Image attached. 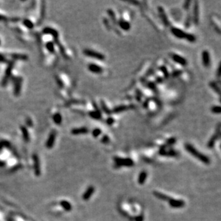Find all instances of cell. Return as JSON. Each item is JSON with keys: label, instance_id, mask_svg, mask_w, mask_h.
Segmentation results:
<instances>
[{"label": "cell", "instance_id": "43", "mask_svg": "<svg viewBox=\"0 0 221 221\" xmlns=\"http://www.w3.org/2000/svg\"><path fill=\"white\" fill-rule=\"evenodd\" d=\"M6 57L2 54H0V63H5L6 62Z\"/></svg>", "mask_w": 221, "mask_h": 221}, {"label": "cell", "instance_id": "10", "mask_svg": "<svg viewBox=\"0 0 221 221\" xmlns=\"http://www.w3.org/2000/svg\"><path fill=\"white\" fill-rule=\"evenodd\" d=\"M33 160H34V172L35 175L37 176H39L41 173V170H40V163H39V157L37 154L33 155L32 156Z\"/></svg>", "mask_w": 221, "mask_h": 221}, {"label": "cell", "instance_id": "12", "mask_svg": "<svg viewBox=\"0 0 221 221\" xmlns=\"http://www.w3.org/2000/svg\"><path fill=\"white\" fill-rule=\"evenodd\" d=\"M172 59L175 62L179 64V65H180L181 66H186L187 65V61L186 60V59L179 54H172Z\"/></svg>", "mask_w": 221, "mask_h": 221}, {"label": "cell", "instance_id": "22", "mask_svg": "<svg viewBox=\"0 0 221 221\" xmlns=\"http://www.w3.org/2000/svg\"><path fill=\"white\" fill-rule=\"evenodd\" d=\"M89 116L90 118L94 119V120H100L102 119V114L100 111H98V110H94V111H90L89 112Z\"/></svg>", "mask_w": 221, "mask_h": 221}, {"label": "cell", "instance_id": "41", "mask_svg": "<svg viewBox=\"0 0 221 221\" xmlns=\"http://www.w3.org/2000/svg\"><path fill=\"white\" fill-rule=\"evenodd\" d=\"M101 142L102 143H105V144H107V143H108L110 142V138L109 137H108V135H104L102 137V138L101 139Z\"/></svg>", "mask_w": 221, "mask_h": 221}, {"label": "cell", "instance_id": "46", "mask_svg": "<svg viewBox=\"0 0 221 221\" xmlns=\"http://www.w3.org/2000/svg\"><path fill=\"white\" fill-rule=\"evenodd\" d=\"M181 73H182V72L180 71V70H175V71L173 72V73H172V77H178L179 76V75L181 74Z\"/></svg>", "mask_w": 221, "mask_h": 221}, {"label": "cell", "instance_id": "52", "mask_svg": "<svg viewBox=\"0 0 221 221\" xmlns=\"http://www.w3.org/2000/svg\"><path fill=\"white\" fill-rule=\"evenodd\" d=\"M128 2H129V3L134 4H139V2L138 1H132V0H130V1H128Z\"/></svg>", "mask_w": 221, "mask_h": 221}, {"label": "cell", "instance_id": "14", "mask_svg": "<svg viewBox=\"0 0 221 221\" xmlns=\"http://www.w3.org/2000/svg\"><path fill=\"white\" fill-rule=\"evenodd\" d=\"M158 10L159 12V14H160V18H161V19H162L163 24H164V25L166 26H168L170 25V22L168 21V19H167V15H166V14H165L164 9H163L162 6H160L158 7Z\"/></svg>", "mask_w": 221, "mask_h": 221}, {"label": "cell", "instance_id": "49", "mask_svg": "<svg viewBox=\"0 0 221 221\" xmlns=\"http://www.w3.org/2000/svg\"><path fill=\"white\" fill-rule=\"evenodd\" d=\"M149 101H150V99H146V100L145 101L144 104H143V106H144V107L146 108V107H148V105H149Z\"/></svg>", "mask_w": 221, "mask_h": 221}, {"label": "cell", "instance_id": "45", "mask_svg": "<svg viewBox=\"0 0 221 221\" xmlns=\"http://www.w3.org/2000/svg\"><path fill=\"white\" fill-rule=\"evenodd\" d=\"M147 87H149L150 89L153 90H155V88H156V87H155V84H154L153 82H149V83H148Z\"/></svg>", "mask_w": 221, "mask_h": 221}, {"label": "cell", "instance_id": "7", "mask_svg": "<svg viewBox=\"0 0 221 221\" xmlns=\"http://www.w3.org/2000/svg\"><path fill=\"white\" fill-rule=\"evenodd\" d=\"M56 136H57V131L56 130H52L50 133V135L48 137V139L46 143V147L48 149H51L53 146H54L55 140H56Z\"/></svg>", "mask_w": 221, "mask_h": 221}, {"label": "cell", "instance_id": "37", "mask_svg": "<svg viewBox=\"0 0 221 221\" xmlns=\"http://www.w3.org/2000/svg\"><path fill=\"white\" fill-rule=\"evenodd\" d=\"M211 112L214 114H220V106H213L211 108Z\"/></svg>", "mask_w": 221, "mask_h": 221}, {"label": "cell", "instance_id": "25", "mask_svg": "<svg viewBox=\"0 0 221 221\" xmlns=\"http://www.w3.org/2000/svg\"><path fill=\"white\" fill-rule=\"evenodd\" d=\"M147 176V173L146 171L141 172L140 173V175H139V178H138L139 184H140V185L144 184V183L145 182V180H146Z\"/></svg>", "mask_w": 221, "mask_h": 221}, {"label": "cell", "instance_id": "27", "mask_svg": "<svg viewBox=\"0 0 221 221\" xmlns=\"http://www.w3.org/2000/svg\"><path fill=\"white\" fill-rule=\"evenodd\" d=\"M100 106L102 110L105 113H106L107 115H111L112 111L109 109V107H107V105H106L105 102L103 100H100Z\"/></svg>", "mask_w": 221, "mask_h": 221}, {"label": "cell", "instance_id": "39", "mask_svg": "<svg viewBox=\"0 0 221 221\" xmlns=\"http://www.w3.org/2000/svg\"><path fill=\"white\" fill-rule=\"evenodd\" d=\"M160 70H161V71L163 72V73L164 74L165 77H169L168 71H167V69L166 67H164V66H163V67H161L160 68Z\"/></svg>", "mask_w": 221, "mask_h": 221}, {"label": "cell", "instance_id": "32", "mask_svg": "<svg viewBox=\"0 0 221 221\" xmlns=\"http://www.w3.org/2000/svg\"><path fill=\"white\" fill-rule=\"evenodd\" d=\"M23 25H25L26 28L30 29V30H31V29H33V27H34V24L32 23V22L27 19H25V20L23 21Z\"/></svg>", "mask_w": 221, "mask_h": 221}, {"label": "cell", "instance_id": "51", "mask_svg": "<svg viewBox=\"0 0 221 221\" xmlns=\"http://www.w3.org/2000/svg\"><path fill=\"white\" fill-rule=\"evenodd\" d=\"M5 19H6V17L5 16H3V15L0 14V21L5 20Z\"/></svg>", "mask_w": 221, "mask_h": 221}, {"label": "cell", "instance_id": "15", "mask_svg": "<svg viewBox=\"0 0 221 221\" xmlns=\"http://www.w3.org/2000/svg\"><path fill=\"white\" fill-rule=\"evenodd\" d=\"M43 33L45 34L51 35V36L53 37V38H54V39H58V37H59L58 32H57L56 30H54V29H53L52 27H48V26L45 27L43 30Z\"/></svg>", "mask_w": 221, "mask_h": 221}, {"label": "cell", "instance_id": "48", "mask_svg": "<svg viewBox=\"0 0 221 221\" xmlns=\"http://www.w3.org/2000/svg\"><path fill=\"white\" fill-rule=\"evenodd\" d=\"M137 94H138V95L136 97L137 99H138V101H140L141 99H142V93H141L139 90H137Z\"/></svg>", "mask_w": 221, "mask_h": 221}, {"label": "cell", "instance_id": "35", "mask_svg": "<svg viewBox=\"0 0 221 221\" xmlns=\"http://www.w3.org/2000/svg\"><path fill=\"white\" fill-rule=\"evenodd\" d=\"M107 13H108V14L110 15V18H111L112 22H116L115 14L114 11L112 10H107Z\"/></svg>", "mask_w": 221, "mask_h": 221}, {"label": "cell", "instance_id": "33", "mask_svg": "<svg viewBox=\"0 0 221 221\" xmlns=\"http://www.w3.org/2000/svg\"><path fill=\"white\" fill-rule=\"evenodd\" d=\"M185 39H186L188 42H195L196 41V37L195 35L193 34H190V33H187Z\"/></svg>", "mask_w": 221, "mask_h": 221}, {"label": "cell", "instance_id": "16", "mask_svg": "<svg viewBox=\"0 0 221 221\" xmlns=\"http://www.w3.org/2000/svg\"><path fill=\"white\" fill-rule=\"evenodd\" d=\"M159 153H160V155H163V156H170V157H176L178 156V153L175 150H171L169 151H166L165 150V147H162L160 149V151H159Z\"/></svg>", "mask_w": 221, "mask_h": 221}, {"label": "cell", "instance_id": "36", "mask_svg": "<svg viewBox=\"0 0 221 221\" xmlns=\"http://www.w3.org/2000/svg\"><path fill=\"white\" fill-rule=\"evenodd\" d=\"M54 40H55V42H56V44H57V45L58 46V47H59V50H60V52L62 53V54L63 56L65 57V49H64V47H62V45L61 44H60V42H59L58 41V39H54Z\"/></svg>", "mask_w": 221, "mask_h": 221}, {"label": "cell", "instance_id": "42", "mask_svg": "<svg viewBox=\"0 0 221 221\" xmlns=\"http://www.w3.org/2000/svg\"><path fill=\"white\" fill-rule=\"evenodd\" d=\"M114 123L115 119L113 118H111V117H110V118H108L107 120H106V123H107L108 125H112V124H114Z\"/></svg>", "mask_w": 221, "mask_h": 221}, {"label": "cell", "instance_id": "17", "mask_svg": "<svg viewBox=\"0 0 221 221\" xmlns=\"http://www.w3.org/2000/svg\"><path fill=\"white\" fill-rule=\"evenodd\" d=\"M89 132V130L86 127H81L74 128L71 130V133L74 135H83L87 134Z\"/></svg>", "mask_w": 221, "mask_h": 221}, {"label": "cell", "instance_id": "28", "mask_svg": "<svg viewBox=\"0 0 221 221\" xmlns=\"http://www.w3.org/2000/svg\"><path fill=\"white\" fill-rule=\"evenodd\" d=\"M52 118H53V121H54V123L58 125H60L62 122V115L59 113L54 114Z\"/></svg>", "mask_w": 221, "mask_h": 221}, {"label": "cell", "instance_id": "44", "mask_svg": "<svg viewBox=\"0 0 221 221\" xmlns=\"http://www.w3.org/2000/svg\"><path fill=\"white\" fill-rule=\"evenodd\" d=\"M191 1H189V0H187V1H185V4H184V9L185 10H188L189 7H190V4H191Z\"/></svg>", "mask_w": 221, "mask_h": 221}, {"label": "cell", "instance_id": "38", "mask_svg": "<svg viewBox=\"0 0 221 221\" xmlns=\"http://www.w3.org/2000/svg\"><path fill=\"white\" fill-rule=\"evenodd\" d=\"M191 21H192V17L191 16V14H188L186 18V20H185V27H187V28L189 27L190 25H191Z\"/></svg>", "mask_w": 221, "mask_h": 221}, {"label": "cell", "instance_id": "3", "mask_svg": "<svg viewBox=\"0 0 221 221\" xmlns=\"http://www.w3.org/2000/svg\"><path fill=\"white\" fill-rule=\"evenodd\" d=\"M83 53L85 54L86 56L92 57V58L96 59L98 60H105V55L103 54H102L100 52H97V51H94L92 50H89V49H85L83 50Z\"/></svg>", "mask_w": 221, "mask_h": 221}, {"label": "cell", "instance_id": "34", "mask_svg": "<svg viewBox=\"0 0 221 221\" xmlns=\"http://www.w3.org/2000/svg\"><path fill=\"white\" fill-rule=\"evenodd\" d=\"M92 136H93L94 138H98V137L102 134V130L99 129V128H95V129H94L93 130H92Z\"/></svg>", "mask_w": 221, "mask_h": 221}, {"label": "cell", "instance_id": "8", "mask_svg": "<svg viewBox=\"0 0 221 221\" xmlns=\"http://www.w3.org/2000/svg\"><path fill=\"white\" fill-rule=\"evenodd\" d=\"M167 202L173 208H181V207H184L185 205V202L183 200H175V199L172 198H170Z\"/></svg>", "mask_w": 221, "mask_h": 221}, {"label": "cell", "instance_id": "19", "mask_svg": "<svg viewBox=\"0 0 221 221\" xmlns=\"http://www.w3.org/2000/svg\"><path fill=\"white\" fill-rule=\"evenodd\" d=\"M94 192V187L93 186H89L87 187V191H85V193L83 194L82 195V199L84 200H87L91 198L92 194Z\"/></svg>", "mask_w": 221, "mask_h": 221}, {"label": "cell", "instance_id": "50", "mask_svg": "<svg viewBox=\"0 0 221 221\" xmlns=\"http://www.w3.org/2000/svg\"><path fill=\"white\" fill-rule=\"evenodd\" d=\"M220 64L219 65V66H218V70H217V76L218 77H220Z\"/></svg>", "mask_w": 221, "mask_h": 221}, {"label": "cell", "instance_id": "20", "mask_svg": "<svg viewBox=\"0 0 221 221\" xmlns=\"http://www.w3.org/2000/svg\"><path fill=\"white\" fill-rule=\"evenodd\" d=\"M118 25L120 26V27L123 30L125 31H129L130 30V27H131V25L128 22L124 20L123 19H120L118 22Z\"/></svg>", "mask_w": 221, "mask_h": 221}, {"label": "cell", "instance_id": "31", "mask_svg": "<svg viewBox=\"0 0 221 221\" xmlns=\"http://www.w3.org/2000/svg\"><path fill=\"white\" fill-rule=\"evenodd\" d=\"M46 48H47V50L49 51L50 53L54 52V45L52 42H48L46 44Z\"/></svg>", "mask_w": 221, "mask_h": 221}, {"label": "cell", "instance_id": "21", "mask_svg": "<svg viewBox=\"0 0 221 221\" xmlns=\"http://www.w3.org/2000/svg\"><path fill=\"white\" fill-rule=\"evenodd\" d=\"M12 59H16V60H23L26 61L28 59V56L25 54H19V53H13L10 54Z\"/></svg>", "mask_w": 221, "mask_h": 221}, {"label": "cell", "instance_id": "13", "mask_svg": "<svg viewBox=\"0 0 221 221\" xmlns=\"http://www.w3.org/2000/svg\"><path fill=\"white\" fill-rule=\"evenodd\" d=\"M87 68L88 70H89V71L94 74H100L103 71L102 67L99 66L98 65H96V64H93V63L89 64L87 66Z\"/></svg>", "mask_w": 221, "mask_h": 221}, {"label": "cell", "instance_id": "11", "mask_svg": "<svg viewBox=\"0 0 221 221\" xmlns=\"http://www.w3.org/2000/svg\"><path fill=\"white\" fill-rule=\"evenodd\" d=\"M220 126H218V129L217 130H216V132H215V133L213 134V135L212 136V138L210 139L208 143H207V147H210V148H212L213 147L214 145H215V143L216 141H217V140L218 139V138L220 137Z\"/></svg>", "mask_w": 221, "mask_h": 221}, {"label": "cell", "instance_id": "4", "mask_svg": "<svg viewBox=\"0 0 221 221\" xmlns=\"http://www.w3.org/2000/svg\"><path fill=\"white\" fill-rule=\"evenodd\" d=\"M114 160L115 162V165L118 167H132L134 165V162L130 158H121L116 157V158H114Z\"/></svg>", "mask_w": 221, "mask_h": 221}, {"label": "cell", "instance_id": "53", "mask_svg": "<svg viewBox=\"0 0 221 221\" xmlns=\"http://www.w3.org/2000/svg\"><path fill=\"white\" fill-rule=\"evenodd\" d=\"M0 45H1V40H0Z\"/></svg>", "mask_w": 221, "mask_h": 221}, {"label": "cell", "instance_id": "18", "mask_svg": "<svg viewBox=\"0 0 221 221\" xmlns=\"http://www.w3.org/2000/svg\"><path fill=\"white\" fill-rule=\"evenodd\" d=\"M193 21L195 25H198L199 22V4L195 1L193 8Z\"/></svg>", "mask_w": 221, "mask_h": 221}, {"label": "cell", "instance_id": "47", "mask_svg": "<svg viewBox=\"0 0 221 221\" xmlns=\"http://www.w3.org/2000/svg\"><path fill=\"white\" fill-rule=\"evenodd\" d=\"M45 5L42 6V9H41V18L42 19H43V17L45 16Z\"/></svg>", "mask_w": 221, "mask_h": 221}, {"label": "cell", "instance_id": "24", "mask_svg": "<svg viewBox=\"0 0 221 221\" xmlns=\"http://www.w3.org/2000/svg\"><path fill=\"white\" fill-rule=\"evenodd\" d=\"M20 129H21L22 133V137H23L24 140H25V142H29V141H30V134H29L27 128H26L25 126H22V127H20Z\"/></svg>", "mask_w": 221, "mask_h": 221}, {"label": "cell", "instance_id": "5", "mask_svg": "<svg viewBox=\"0 0 221 221\" xmlns=\"http://www.w3.org/2000/svg\"><path fill=\"white\" fill-rule=\"evenodd\" d=\"M13 85H14V94L15 96H19L21 94L22 78V77H14V80H13Z\"/></svg>", "mask_w": 221, "mask_h": 221}, {"label": "cell", "instance_id": "9", "mask_svg": "<svg viewBox=\"0 0 221 221\" xmlns=\"http://www.w3.org/2000/svg\"><path fill=\"white\" fill-rule=\"evenodd\" d=\"M211 54L207 50H203L202 52V62L205 67L211 65Z\"/></svg>", "mask_w": 221, "mask_h": 221}, {"label": "cell", "instance_id": "1", "mask_svg": "<svg viewBox=\"0 0 221 221\" xmlns=\"http://www.w3.org/2000/svg\"><path fill=\"white\" fill-rule=\"evenodd\" d=\"M185 148L189 153H191L192 155L195 157L197 159H198V160L201 161L202 163H205V164H210V163H211L210 159L207 158L206 155H203V153L198 151V150L195 149V147L193 146L191 144L186 143V144L185 145Z\"/></svg>", "mask_w": 221, "mask_h": 221}, {"label": "cell", "instance_id": "2", "mask_svg": "<svg viewBox=\"0 0 221 221\" xmlns=\"http://www.w3.org/2000/svg\"><path fill=\"white\" fill-rule=\"evenodd\" d=\"M14 63L13 61H10V62L8 63L7 67L6 68L5 72H4V77H2L1 82V85L2 87H5V86L7 85L9 79H10L11 76H12V72L13 70V67H14Z\"/></svg>", "mask_w": 221, "mask_h": 221}, {"label": "cell", "instance_id": "40", "mask_svg": "<svg viewBox=\"0 0 221 221\" xmlns=\"http://www.w3.org/2000/svg\"><path fill=\"white\" fill-rule=\"evenodd\" d=\"M175 143H176V138H171L170 139H168L166 142L167 145H172L175 144Z\"/></svg>", "mask_w": 221, "mask_h": 221}, {"label": "cell", "instance_id": "6", "mask_svg": "<svg viewBox=\"0 0 221 221\" xmlns=\"http://www.w3.org/2000/svg\"><path fill=\"white\" fill-rule=\"evenodd\" d=\"M171 32L175 37L178 39H185L187 35V33L184 32V31L179 28L174 27V26H172L171 27Z\"/></svg>", "mask_w": 221, "mask_h": 221}, {"label": "cell", "instance_id": "30", "mask_svg": "<svg viewBox=\"0 0 221 221\" xmlns=\"http://www.w3.org/2000/svg\"><path fill=\"white\" fill-rule=\"evenodd\" d=\"M210 86H211V87L213 89L214 91H215L216 93H217L218 94H220V87H218V85H217V83L215 82H210Z\"/></svg>", "mask_w": 221, "mask_h": 221}, {"label": "cell", "instance_id": "26", "mask_svg": "<svg viewBox=\"0 0 221 221\" xmlns=\"http://www.w3.org/2000/svg\"><path fill=\"white\" fill-rule=\"evenodd\" d=\"M154 195L157 197L158 198L160 199V200H165V201H168L170 198H171V197H168L167 195H165V194L161 193H160V192H157V191L154 192Z\"/></svg>", "mask_w": 221, "mask_h": 221}, {"label": "cell", "instance_id": "23", "mask_svg": "<svg viewBox=\"0 0 221 221\" xmlns=\"http://www.w3.org/2000/svg\"><path fill=\"white\" fill-rule=\"evenodd\" d=\"M130 108V106L119 105V106H118V107H115L112 112H113V113H120V112H122L126 111V110H129Z\"/></svg>", "mask_w": 221, "mask_h": 221}, {"label": "cell", "instance_id": "29", "mask_svg": "<svg viewBox=\"0 0 221 221\" xmlns=\"http://www.w3.org/2000/svg\"><path fill=\"white\" fill-rule=\"evenodd\" d=\"M60 205H61V206L65 210V211H70L72 210V205L69 202H67V201H65V200L61 201Z\"/></svg>", "mask_w": 221, "mask_h": 221}]
</instances>
